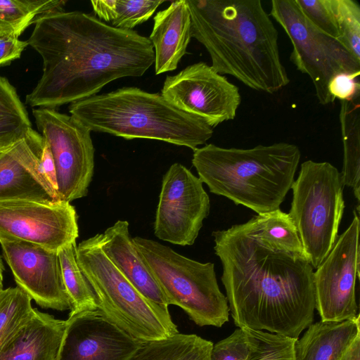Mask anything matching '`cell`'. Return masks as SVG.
Segmentation results:
<instances>
[{
    "label": "cell",
    "instance_id": "obj_34",
    "mask_svg": "<svg viewBox=\"0 0 360 360\" xmlns=\"http://www.w3.org/2000/svg\"><path fill=\"white\" fill-rule=\"evenodd\" d=\"M28 46L27 41H21L15 37L0 39V68L10 65L19 58Z\"/></svg>",
    "mask_w": 360,
    "mask_h": 360
},
{
    "label": "cell",
    "instance_id": "obj_3",
    "mask_svg": "<svg viewBox=\"0 0 360 360\" xmlns=\"http://www.w3.org/2000/svg\"><path fill=\"white\" fill-rule=\"evenodd\" d=\"M186 2L192 37L205 46L217 72L268 94L289 84L279 53L278 30L260 0Z\"/></svg>",
    "mask_w": 360,
    "mask_h": 360
},
{
    "label": "cell",
    "instance_id": "obj_24",
    "mask_svg": "<svg viewBox=\"0 0 360 360\" xmlns=\"http://www.w3.org/2000/svg\"><path fill=\"white\" fill-rule=\"evenodd\" d=\"M63 0H0V39L18 38L39 15L63 11Z\"/></svg>",
    "mask_w": 360,
    "mask_h": 360
},
{
    "label": "cell",
    "instance_id": "obj_4",
    "mask_svg": "<svg viewBox=\"0 0 360 360\" xmlns=\"http://www.w3.org/2000/svg\"><path fill=\"white\" fill-rule=\"evenodd\" d=\"M300 157L298 146L285 142L248 149L209 143L193 150L192 164L211 193L264 214L280 209Z\"/></svg>",
    "mask_w": 360,
    "mask_h": 360
},
{
    "label": "cell",
    "instance_id": "obj_21",
    "mask_svg": "<svg viewBox=\"0 0 360 360\" xmlns=\"http://www.w3.org/2000/svg\"><path fill=\"white\" fill-rule=\"evenodd\" d=\"M359 315L340 322L319 321L311 324L297 340V360H338L342 352L360 335Z\"/></svg>",
    "mask_w": 360,
    "mask_h": 360
},
{
    "label": "cell",
    "instance_id": "obj_16",
    "mask_svg": "<svg viewBox=\"0 0 360 360\" xmlns=\"http://www.w3.org/2000/svg\"><path fill=\"white\" fill-rule=\"evenodd\" d=\"M0 244L18 287L41 307L71 309L57 252L22 241Z\"/></svg>",
    "mask_w": 360,
    "mask_h": 360
},
{
    "label": "cell",
    "instance_id": "obj_12",
    "mask_svg": "<svg viewBox=\"0 0 360 360\" xmlns=\"http://www.w3.org/2000/svg\"><path fill=\"white\" fill-rule=\"evenodd\" d=\"M202 182L183 165L172 164L162 177L154 234L163 241L192 245L210 210Z\"/></svg>",
    "mask_w": 360,
    "mask_h": 360
},
{
    "label": "cell",
    "instance_id": "obj_23",
    "mask_svg": "<svg viewBox=\"0 0 360 360\" xmlns=\"http://www.w3.org/2000/svg\"><path fill=\"white\" fill-rule=\"evenodd\" d=\"M340 122L343 143V165L340 172L344 186L353 189L359 211L360 117L359 98L340 101Z\"/></svg>",
    "mask_w": 360,
    "mask_h": 360
},
{
    "label": "cell",
    "instance_id": "obj_36",
    "mask_svg": "<svg viewBox=\"0 0 360 360\" xmlns=\"http://www.w3.org/2000/svg\"><path fill=\"white\" fill-rule=\"evenodd\" d=\"M94 12L100 20L112 22L117 17V0H96L91 1Z\"/></svg>",
    "mask_w": 360,
    "mask_h": 360
},
{
    "label": "cell",
    "instance_id": "obj_6",
    "mask_svg": "<svg viewBox=\"0 0 360 360\" xmlns=\"http://www.w3.org/2000/svg\"><path fill=\"white\" fill-rule=\"evenodd\" d=\"M76 256L96 295L98 309L125 332L143 342L179 333L169 311L141 294L105 255L98 233L79 243Z\"/></svg>",
    "mask_w": 360,
    "mask_h": 360
},
{
    "label": "cell",
    "instance_id": "obj_20",
    "mask_svg": "<svg viewBox=\"0 0 360 360\" xmlns=\"http://www.w3.org/2000/svg\"><path fill=\"white\" fill-rule=\"evenodd\" d=\"M66 326L37 309L0 349V360H56Z\"/></svg>",
    "mask_w": 360,
    "mask_h": 360
},
{
    "label": "cell",
    "instance_id": "obj_33",
    "mask_svg": "<svg viewBox=\"0 0 360 360\" xmlns=\"http://www.w3.org/2000/svg\"><path fill=\"white\" fill-rule=\"evenodd\" d=\"M360 74L342 73L335 75L328 84V89L331 97L340 101H352L359 98Z\"/></svg>",
    "mask_w": 360,
    "mask_h": 360
},
{
    "label": "cell",
    "instance_id": "obj_39",
    "mask_svg": "<svg viewBox=\"0 0 360 360\" xmlns=\"http://www.w3.org/2000/svg\"><path fill=\"white\" fill-rule=\"evenodd\" d=\"M5 268L2 261V258L0 256V292L4 289L3 288V279H4V272Z\"/></svg>",
    "mask_w": 360,
    "mask_h": 360
},
{
    "label": "cell",
    "instance_id": "obj_13",
    "mask_svg": "<svg viewBox=\"0 0 360 360\" xmlns=\"http://www.w3.org/2000/svg\"><path fill=\"white\" fill-rule=\"evenodd\" d=\"M160 94L212 128L233 120L241 101L238 87L203 62L167 76Z\"/></svg>",
    "mask_w": 360,
    "mask_h": 360
},
{
    "label": "cell",
    "instance_id": "obj_32",
    "mask_svg": "<svg viewBox=\"0 0 360 360\" xmlns=\"http://www.w3.org/2000/svg\"><path fill=\"white\" fill-rule=\"evenodd\" d=\"M248 355L246 335L238 328L231 335L213 345L211 360H247Z\"/></svg>",
    "mask_w": 360,
    "mask_h": 360
},
{
    "label": "cell",
    "instance_id": "obj_30",
    "mask_svg": "<svg viewBox=\"0 0 360 360\" xmlns=\"http://www.w3.org/2000/svg\"><path fill=\"white\" fill-rule=\"evenodd\" d=\"M165 1L117 0V14L111 22L112 26L132 30L147 21Z\"/></svg>",
    "mask_w": 360,
    "mask_h": 360
},
{
    "label": "cell",
    "instance_id": "obj_18",
    "mask_svg": "<svg viewBox=\"0 0 360 360\" xmlns=\"http://www.w3.org/2000/svg\"><path fill=\"white\" fill-rule=\"evenodd\" d=\"M98 238L103 252L136 289L152 303L169 311L166 297L130 236L128 221H117L98 233Z\"/></svg>",
    "mask_w": 360,
    "mask_h": 360
},
{
    "label": "cell",
    "instance_id": "obj_29",
    "mask_svg": "<svg viewBox=\"0 0 360 360\" xmlns=\"http://www.w3.org/2000/svg\"><path fill=\"white\" fill-rule=\"evenodd\" d=\"M338 40L360 61V6L354 0H332Z\"/></svg>",
    "mask_w": 360,
    "mask_h": 360
},
{
    "label": "cell",
    "instance_id": "obj_31",
    "mask_svg": "<svg viewBox=\"0 0 360 360\" xmlns=\"http://www.w3.org/2000/svg\"><path fill=\"white\" fill-rule=\"evenodd\" d=\"M304 18L317 30L338 39L339 30L332 0H295Z\"/></svg>",
    "mask_w": 360,
    "mask_h": 360
},
{
    "label": "cell",
    "instance_id": "obj_11",
    "mask_svg": "<svg viewBox=\"0 0 360 360\" xmlns=\"http://www.w3.org/2000/svg\"><path fill=\"white\" fill-rule=\"evenodd\" d=\"M348 228L314 272L315 309L322 321L355 319L358 306L356 281L359 277V218L355 211Z\"/></svg>",
    "mask_w": 360,
    "mask_h": 360
},
{
    "label": "cell",
    "instance_id": "obj_22",
    "mask_svg": "<svg viewBox=\"0 0 360 360\" xmlns=\"http://www.w3.org/2000/svg\"><path fill=\"white\" fill-rule=\"evenodd\" d=\"M213 343L195 334L177 333L144 341L128 360H211Z\"/></svg>",
    "mask_w": 360,
    "mask_h": 360
},
{
    "label": "cell",
    "instance_id": "obj_35",
    "mask_svg": "<svg viewBox=\"0 0 360 360\" xmlns=\"http://www.w3.org/2000/svg\"><path fill=\"white\" fill-rule=\"evenodd\" d=\"M39 168L42 174L58 193L55 163L49 146L44 139L40 156Z\"/></svg>",
    "mask_w": 360,
    "mask_h": 360
},
{
    "label": "cell",
    "instance_id": "obj_1",
    "mask_svg": "<svg viewBox=\"0 0 360 360\" xmlns=\"http://www.w3.org/2000/svg\"><path fill=\"white\" fill-rule=\"evenodd\" d=\"M234 323L298 338L314 321V269L288 214H257L212 232Z\"/></svg>",
    "mask_w": 360,
    "mask_h": 360
},
{
    "label": "cell",
    "instance_id": "obj_28",
    "mask_svg": "<svg viewBox=\"0 0 360 360\" xmlns=\"http://www.w3.org/2000/svg\"><path fill=\"white\" fill-rule=\"evenodd\" d=\"M32 128L28 113L15 88L0 75V136Z\"/></svg>",
    "mask_w": 360,
    "mask_h": 360
},
{
    "label": "cell",
    "instance_id": "obj_15",
    "mask_svg": "<svg viewBox=\"0 0 360 360\" xmlns=\"http://www.w3.org/2000/svg\"><path fill=\"white\" fill-rule=\"evenodd\" d=\"M143 342L99 309L70 313L56 360H128Z\"/></svg>",
    "mask_w": 360,
    "mask_h": 360
},
{
    "label": "cell",
    "instance_id": "obj_14",
    "mask_svg": "<svg viewBox=\"0 0 360 360\" xmlns=\"http://www.w3.org/2000/svg\"><path fill=\"white\" fill-rule=\"evenodd\" d=\"M78 236L77 214L70 202H0V243L22 241L58 252Z\"/></svg>",
    "mask_w": 360,
    "mask_h": 360
},
{
    "label": "cell",
    "instance_id": "obj_10",
    "mask_svg": "<svg viewBox=\"0 0 360 360\" xmlns=\"http://www.w3.org/2000/svg\"><path fill=\"white\" fill-rule=\"evenodd\" d=\"M32 115L53 158L60 200L70 202L86 196L94 170L91 131L55 109L34 108Z\"/></svg>",
    "mask_w": 360,
    "mask_h": 360
},
{
    "label": "cell",
    "instance_id": "obj_5",
    "mask_svg": "<svg viewBox=\"0 0 360 360\" xmlns=\"http://www.w3.org/2000/svg\"><path fill=\"white\" fill-rule=\"evenodd\" d=\"M69 112L91 131L162 141L193 150L213 134L203 120L176 108L160 94L136 87L96 94L71 103Z\"/></svg>",
    "mask_w": 360,
    "mask_h": 360
},
{
    "label": "cell",
    "instance_id": "obj_38",
    "mask_svg": "<svg viewBox=\"0 0 360 360\" xmlns=\"http://www.w3.org/2000/svg\"><path fill=\"white\" fill-rule=\"evenodd\" d=\"M25 132H17L0 136V155L13 146Z\"/></svg>",
    "mask_w": 360,
    "mask_h": 360
},
{
    "label": "cell",
    "instance_id": "obj_19",
    "mask_svg": "<svg viewBox=\"0 0 360 360\" xmlns=\"http://www.w3.org/2000/svg\"><path fill=\"white\" fill-rule=\"evenodd\" d=\"M149 37L155 55L156 75L173 71L178 67L192 38L191 18L186 0L171 3L156 13Z\"/></svg>",
    "mask_w": 360,
    "mask_h": 360
},
{
    "label": "cell",
    "instance_id": "obj_27",
    "mask_svg": "<svg viewBox=\"0 0 360 360\" xmlns=\"http://www.w3.org/2000/svg\"><path fill=\"white\" fill-rule=\"evenodd\" d=\"M248 345L247 360H297L295 344L298 338L242 328Z\"/></svg>",
    "mask_w": 360,
    "mask_h": 360
},
{
    "label": "cell",
    "instance_id": "obj_2",
    "mask_svg": "<svg viewBox=\"0 0 360 360\" xmlns=\"http://www.w3.org/2000/svg\"><path fill=\"white\" fill-rule=\"evenodd\" d=\"M27 40L43 61L25 103L57 108L96 95L110 82L141 77L154 64L153 45L136 31L109 25L81 11H52L34 21Z\"/></svg>",
    "mask_w": 360,
    "mask_h": 360
},
{
    "label": "cell",
    "instance_id": "obj_37",
    "mask_svg": "<svg viewBox=\"0 0 360 360\" xmlns=\"http://www.w3.org/2000/svg\"><path fill=\"white\" fill-rule=\"evenodd\" d=\"M338 360H360V335L353 340Z\"/></svg>",
    "mask_w": 360,
    "mask_h": 360
},
{
    "label": "cell",
    "instance_id": "obj_25",
    "mask_svg": "<svg viewBox=\"0 0 360 360\" xmlns=\"http://www.w3.org/2000/svg\"><path fill=\"white\" fill-rule=\"evenodd\" d=\"M76 250L75 242L58 252L63 283L71 304L70 313L98 309L96 295L78 264Z\"/></svg>",
    "mask_w": 360,
    "mask_h": 360
},
{
    "label": "cell",
    "instance_id": "obj_17",
    "mask_svg": "<svg viewBox=\"0 0 360 360\" xmlns=\"http://www.w3.org/2000/svg\"><path fill=\"white\" fill-rule=\"evenodd\" d=\"M43 144L42 136L30 128L0 155V202L49 203L60 200L57 191L40 171Z\"/></svg>",
    "mask_w": 360,
    "mask_h": 360
},
{
    "label": "cell",
    "instance_id": "obj_8",
    "mask_svg": "<svg viewBox=\"0 0 360 360\" xmlns=\"http://www.w3.org/2000/svg\"><path fill=\"white\" fill-rule=\"evenodd\" d=\"M341 174L328 162L307 160L294 180L288 214L304 253L316 269L333 248L345 210Z\"/></svg>",
    "mask_w": 360,
    "mask_h": 360
},
{
    "label": "cell",
    "instance_id": "obj_7",
    "mask_svg": "<svg viewBox=\"0 0 360 360\" xmlns=\"http://www.w3.org/2000/svg\"><path fill=\"white\" fill-rule=\"evenodd\" d=\"M133 240L166 297L198 326L221 327L229 320L226 297L221 292L214 264L183 256L158 241L136 236Z\"/></svg>",
    "mask_w": 360,
    "mask_h": 360
},
{
    "label": "cell",
    "instance_id": "obj_26",
    "mask_svg": "<svg viewBox=\"0 0 360 360\" xmlns=\"http://www.w3.org/2000/svg\"><path fill=\"white\" fill-rule=\"evenodd\" d=\"M31 301L18 286L0 292V349L33 315Z\"/></svg>",
    "mask_w": 360,
    "mask_h": 360
},
{
    "label": "cell",
    "instance_id": "obj_9",
    "mask_svg": "<svg viewBox=\"0 0 360 360\" xmlns=\"http://www.w3.org/2000/svg\"><path fill=\"white\" fill-rule=\"evenodd\" d=\"M269 15L289 37L290 59L309 77L319 102L323 105L333 103L328 89L330 81L342 73L360 74V61L338 39L314 27L295 0H272Z\"/></svg>",
    "mask_w": 360,
    "mask_h": 360
}]
</instances>
